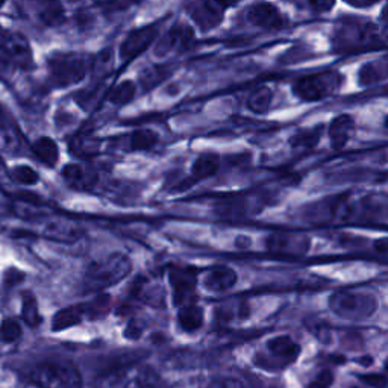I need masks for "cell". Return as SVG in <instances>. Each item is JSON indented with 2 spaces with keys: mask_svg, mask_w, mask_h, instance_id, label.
I'll use <instances>...</instances> for the list:
<instances>
[{
  "mask_svg": "<svg viewBox=\"0 0 388 388\" xmlns=\"http://www.w3.org/2000/svg\"><path fill=\"white\" fill-rule=\"evenodd\" d=\"M193 41H194V29L190 25H185V23H178V25L173 26L167 33V35L163 38L160 49H164L161 50V53L172 52V50L181 52L188 49V47L193 44Z\"/></svg>",
  "mask_w": 388,
  "mask_h": 388,
  "instance_id": "13",
  "label": "cell"
},
{
  "mask_svg": "<svg viewBox=\"0 0 388 388\" xmlns=\"http://www.w3.org/2000/svg\"><path fill=\"white\" fill-rule=\"evenodd\" d=\"M237 273L232 268L220 266L214 267L207 273L203 279L205 288L212 291V293H225L228 290H231L234 285L237 284Z\"/></svg>",
  "mask_w": 388,
  "mask_h": 388,
  "instance_id": "16",
  "label": "cell"
},
{
  "mask_svg": "<svg viewBox=\"0 0 388 388\" xmlns=\"http://www.w3.org/2000/svg\"><path fill=\"white\" fill-rule=\"evenodd\" d=\"M355 132V122L351 116L342 114L335 117L329 124L331 146L335 150L343 149Z\"/></svg>",
  "mask_w": 388,
  "mask_h": 388,
  "instance_id": "15",
  "label": "cell"
},
{
  "mask_svg": "<svg viewBox=\"0 0 388 388\" xmlns=\"http://www.w3.org/2000/svg\"><path fill=\"white\" fill-rule=\"evenodd\" d=\"M310 246V237L299 232H276L267 239L268 250L281 257H304Z\"/></svg>",
  "mask_w": 388,
  "mask_h": 388,
  "instance_id": "9",
  "label": "cell"
},
{
  "mask_svg": "<svg viewBox=\"0 0 388 388\" xmlns=\"http://www.w3.org/2000/svg\"><path fill=\"white\" fill-rule=\"evenodd\" d=\"M170 285L173 290V300L175 305L184 306L187 304H193L192 299L196 291V268L185 266H175L170 268Z\"/></svg>",
  "mask_w": 388,
  "mask_h": 388,
  "instance_id": "11",
  "label": "cell"
},
{
  "mask_svg": "<svg viewBox=\"0 0 388 388\" xmlns=\"http://www.w3.org/2000/svg\"><path fill=\"white\" fill-rule=\"evenodd\" d=\"M33 150L39 161L50 165V167H53V165L58 163V158H59L58 146H57V142L49 137H43V138L37 140L34 142Z\"/></svg>",
  "mask_w": 388,
  "mask_h": 388,
  "instance_id": "21",
  "label": "cell"
},
{
  "mask_svg": "<svg viewBox=\"0 0 388 388\" xmlns=\"http://www.w3.org/2000/svg\"><path fill=\"white\" fill-rule=\"evenodd\" d=\"M140 335H141V329L138 328V323L137 322L129 323V326L124 331V337L132 340V338H138Z\"/></svg>",
  "mask_w": 388,
  "mask_h": 388,
  "instance_id": "38",
  "label": "cell"
},
{
  "mask_svg": "<svg viewBox=\"0 0 388 388\" xmlns=\"http://www.w3.org/2000/svg\"><path fill=\"white\" fill-rule=\"evenodd\" d=\"M91 59L84 53H57L49 59V73L55 85L70 86L81 82L89 73Z\"/></svg>",
  "mask_w": 388,
  "mask_h": 388,
  "instance_id": "6",
  "label": "cell"
},
{
  "mask_svg": "<svg viewBox=\"0 0 388 388\" xmlns=\"http://www.w3.org/2000/svg\"><path fill=\"white\" fill-rule=\"evenodd\" d=\"M84 314H85L84 305L71 306V308H66V310H61L53 317L52 329L53 331H64V329H68L71 326H76V324L81 323Z\"/></svg>",
  "mask_w": 388,
  "mask_h": 388,
  "instance_id": "20",
  "label": "cell"
},
{
  "mask_svg": "<svg viewBox=\"0 0 388 388\" xmlns=\"http://www.w3.org/2000/svg\"><path fill=\"white\" fill-rule=\"evenodd\" d=\"M137 296L138 299L145 300L149 305H160L164 299V291L160 284H150V282H142L137 285Z\"/></svg>",
  "mask_w": 388,
  "mask_h": 388,
  "instance_id": "25",
  "label": "cell"
},
{
  "mask_svg": "<svg viewBox=\"0 0 388 388\" xmlns=\"http://www.w3.org/2000/svg\"><path fill=\"white\" fill-rule=\"evenodd\" d=\"M132 270L131 259L123 253H111L91 264L84 278V291L98 293L123 281Z\"/></svg>",
  "mask_w": 388,
  "mask_h": 388,
  "instance_id": "1",
  "label": "cell"
},
{
  "mask_svg": "<svg viewBox=\"0 0 388 388\" xmlns=\"http://www.w3.org/2000/svg\"><path fill=\"white\" fill-rule=\"evenodd\" d=\"M5 3H6V0H0V8H2Z\"/></svg>",
  "mask_w": 388,
  "mask_h": 388,
  "instance_id": "42",
  "label": "cell"
},
{
  "mask_svg": "<svg viewBox=\"0 0 388 388\" xmlns=\"http://www.w3.org/2000/svg\"><path fill=\"white\" fill-rule=\"evenodd\" d=\"M68 2H79V0H68Z\"/></svg>",
  "mask_w": 388,
  "mask_h": 388,
  "instance_id": "43",
  "label": "cell"
},
{
  "mask_svg": "<svg viewBox=\"0 0 388 388\" xmlns=\"http://www.w3.org/2000/svg\"><path fill=\"white\" fill-rule=\"evenodd\" d=\"M343 76L338 71H320V73L308 75L296 81L293 91L299 99L305 102H315L332 96L342 89Z\"/></svg>",
  "mask_w": 388,
  "mask_h": 388,
  "instance_id": "7",
  "label": "cell"
},
{
  "mask_svg": "<svg viewBox=\"0 0 388 388\" xmlns=\"http://www.w3.org/2000/svg\"><path fill=\"white\" fill-rule=\"evenodd\" d=\"M178 322L179 326L185 332H194L201 329L203 324V310L194 304H187L181 306L178 313Z\"/></svg>",
  "mask_w": 388,
  "mask_h": 388,
  "instance_id": "19",
  "label": "cell"
},
{
  "mask_svg": "<svg viewBox=\"0 0 388 388\" xmlns=\"http://www.w3.org/2000/svg\"><path fill=\"white\" fill-rule=\"evenodd\" d=\"M75 152L77 155H90V154H94L98 150V145L94 142L93 140H89V138H82V140H76L75 141Z\"/></svg>",
  "mask_w": 388,
  "mask_h": 388,
  "instance_id": "32",
  "label": "cell"
},
{
  "mask_svg": "<svg viewBox=\"0 0 388 388\" xmlns=\"http://www.w3.org/2000/svg\"><path fill=\"white\" fill-rule=\"evenodd\" d=\"M12 237L14 239H25V237H34V234L28 231H14Z\"/></svg>",
  "mask_w": 388,
  "mask_h": 388,
  "instance_id": "41",
  "label": "cell"
},
{
  "mask_svg": "<svg viewBox=\"0 0 388 388\" xmlns=\"http://www.w3.org/2000/svg\"><path fill=\"white\" fill-rule=\"evenodd\" d=\"M136 93H137L136 84L132 81H123L111 90L108 99L111 104L114 105H124V104H129V102L136 98Z\"/></svg>",
  "mask_w": 388,
  "mask_h": 388,
  "instance_id": "23",
  "label": "cell"
},
{
  "mask_svg": "<svg viewBox=\"0 0 388 388\" xmlns=\"http://www.w3.org/2000/svg\"><path fill=\"white\" fill-rule=\"evenodd\" d=\"M158 141V136L150 129H140L132 133L131 149L132 150H147L154 147Z\"/></svg>",
  "mask_w": 388,
  "mask_h": 388,
  "instance_id": "27",
  "label": "cell"
},
{
  "mask_svg": "<svg viewBox=\"0 0 388 388\" xmlns=\"http://www.w3.org/2000/svg\"><path fill=\"white\" fill-rule=\"evenodd\" d=\"M23 279H25V273L11 268V270L8 272L6 276H5V284L8 285V287H14V285L20 284Z\"/></svg>",
  "mask_w": 388,
  "mask_h": 388,
  "instance_id": "37",
  "label": "cell"
},
{
  "mask_svg": "<svg viewBox=\"0 0 388 388\" xmlns=\"http://www.w3.org/2000/svg\"><path fill=\"white\" fill-rule=\"evenodd\" d=\"M158 35H160V26L158 25H147L131 30L120 44V58L124 62L137 58L138 55L154 44Z\"/></svg>",
  "mask_w": 388,
  "mask_h": 388,
  "instance_id": "10",
  "label": "cell"
},
{
  "mask_svg": "<svg viewBox=\"0 0 388 388\" xmlns=\"http://www.w3.org/2000/svg\"><path fill=\"white\" fill-rule=\"evenodd\" d=\"M30 379L39 388H81L82 378L68 361H46L34 369Z\"/></svg>",
  "mask_w": 388,
  "mask_h": 388,
  "instance_id": "5",
  "label": "cell"
},
{
  "mask_svg": "<svg viewBox=\"0 0 388 388\" xmlns=\"http://www.w3.org/2000/svg\"><path fill=\"white\" fill-rule=\"evenodd\" d=\"M335 34V47L340 52L366 50L367 47H375L384 39L379 37L378 28L373 23L351 20L347 23H338Z\"/></svg>",
  "mask_w": 388,
  "mask_h": 388,
  "instance_id": "4",
  "label": "cell"
},
{
  "mask_svg": "<svg viewBox=\"0 0 388 388\" xmlns=\"http://www.w3.org/2000/svg\"><path fill=\"white\" fill-rule=\"evenodd\" d=\"M98 388H167L160 373L145 364H129L108 371Z\"/></svg>",
  "mask_w": 388,
  "mask_h": 388,
  "instance_id": "2",
  "label": "cell"
},
{
  "mask_svg": "<svg viewBox=\"0 0 388 388\" xmlns=\"http://www.w3.org/2000/svg\"><path fill=\"white\" fill-rule=\"evenodd\" d=\"M337 0H306V3L315 12H328L335 6Z\"/></svg>",
  "mask_w": 388,
  "mask_h": 388,
  "instance_id": "34",
  "label": "cell"
},
{
  "mask_svg": "<svg viewBox=\"0 0 388 388\" xmlns=\"http://www.w3.org/2000/svg\"><path fill=\"white\" fill-rule=\"evenodd\" d=\"M46 235L49 239L61 240V241H73L77 239L79 231L75 226L70 225H50L46 229Z\"/></svg>",
  "mask_w": 388,
  "mask_h": 388,
  "instance_id": "29",
  "label": "cell"
},
{
  "mask_svg": "<svg viewBox=\"0 0 388 388\" xmlns=\"http://www.w3.org/2000/svg\"><path fill=\"white\" fill-rule=\"evenodd\" d=\"M208 388H243L241 382L232 378H219L214 379Z\"/></svg>",
  "mask_w": 388,
  "mask_h": 388,
  "instance_id": "35",
  "label": "cell"
},
{
  "mask_svg": "<svg viewBox=\"0 0 388 388\" xmlns=\"http://www.w3.org/2000/svg\"><path fill=\"white\" fill-rule=\"evenodd\" d=\"M21 319H23V322H26L29 326H33V328L39 326L43 322V317L39 315V311H38L37 299L33 295H26L25 299H23Z\"/></svg>",
  "mask_w": 388,
  "mask_h": 388,
  "instance_id": "26",
  "label": "cell"
},
{
  "mask_svg": "<svg viewBox=\"0 0 388 388\" xmlns=\"http://www.w3.org/2000/svg\"><path fill=\"white\" fill-rule=\"evenodd\" d=\"M329 306L338 317L356 322L373 315L378 308V300L366 291L342 290L331 296Z\"/></svg>",
  "mask_w": 388,
  "mask_h": 388,
  "instance_id": "3",
  "label": "cell"
},
{
  "mask_svg": "<svg viewBox=\"0 0 388 388\" xmlns=\"http://www.w3.org/2000/svg\"><path fill=\"white\" fill-rule=\"evenodd\" d=\"M346 2L356 8H366V6H371V5L378 3L379 0H346Z\"/></svg>",
  "mask_w": 388,
  "mask_h": 388,
  "instance_id": "39",
  "label": "cell"
},
{
  "mask_svg": "<svg viewBox=\"0 0 388 388\" xmlns=\"http://www.w3.org/2000/svg\"><path fill=\"white\" fill-rule=\"evenodd\" d=\"M267 349L275 356V358L282 360L285 362L295 361L300 352L299 344L293 342V340L287 335L272 338L270 342L267 343Z\"/></svg>",
  "mask_w": 388,
  "mask_h": 388,
  "instance_id": "18",
  "label": "cell"
},
{
  "mask_svg": "<svg viewBox=\"0 0 388 388\" xmlns=\"http://www.w3.org/2000/svg\"><path fill=\"white\" fill-rule=\"evenodd\" d=\"M332 382H334V375L329 370H323L306 388H331Z\"/></svg>",
  "mask_w": 388,
  "mask_h": 388,
  "instance_id": "33",
  "label": "cell"
},
{
  "mask_svg": "<svg viewBox=\"0 0 388 388\" xmlns=\"http://www.w3.org/2000/svg\"><path fill=\"white\" fill-rule=\"evenodd\" d=\"M220 165V160L216 154H202L193 163L192 175L196 179H205L212 175H216Z\"/></svg>",
  "mask_w": 388,
  "mask_h": 388,
  "instance_id": "22",
  "label": "cell"
},
{
  "mask_svg": "<svg viewBox=\"0 0 388 388\" xmlns=\"http://www.w3.org/2000/svg\"><path fill=\"white\" fill-rule=\"evenodd\" d=\"M14 178L19 181L21 185H35L38 182V173L28 167V165H19L14 169Z\"/></svg>",
  "mask_w": 388,
  "mask_h": 388,
  "instance_id": "31",
  "label": "cell"
},
{
  "mask_svg": "<svg viewBox=\"0 0 388 388\" xmlns=\"http://www.w3.org/2000/svg\"><path fill=\"white\" fill-rule=\"evenodd\" d=\"M246 19L250 25L267 30L279 29L284 26V17L275 5L268 2H257L248 8Z\"/></svg>",
  "mask_w": 388,
  "mask_h": 388,
  "instance_id": "12",
  "label": "cell"
},
{
  "mask_svg": "<svg viewBox=\"0 0 388 388\" xmlns=\"http://www.w3.org/2000/svg\"><path fill=\"white\" fill-rule=\"evenodd\" d=\"M320 128L317 129H311V131H304L296 133L295 137L290 140V145L293 147H304V149H310L317 145L320 140Z\"/></svg>",
  "mask_w": 388,
  "mask_h": 388,
  "instance_id": "30",
  "label": "cell"
},
{
  "mask_svg": "<svg viewBox=\"0 0 388 388\" xmlns=\"http://www.w3.org/2000/svg\"><path fill=\"white\" fill-rule=\"evenodd\" d=\"M62 176H64L66 182L76 190H89L90 187L94 185L96 182V175L93 172L84 169L82 165L77 164H70L66 165L64 170H62Z\"/></svg>",
  "mask_w": 388,
  "mask_h": 388,
  "instance_id": "17",
  "label": "cell"
},
{
  "mask_svg": "<svg viewBox=\"0 0 388 388\" xmlns=\"http://www.w3.org/2000/svg\"><path fill=\"white\" fill-rule=\"evenodd\" d=\"M376 246H379L378 252L379 253H382V255H387V249H388V244H387V239H382V240H379Z\"/></svg>",
  "mask_w": 388,
  "mask_h": 388,
  "instance_id": "40",
  "label": "cell"
},
{
  "mask_svg": "<svg viewBox=\"0 0 388 388\" xmlns=\"http://www.w3.org/2000/svg\"><path fill=\"white\" fill-rule=\"evenodd\" d=\"M0 64L19 68H28L33 64L30 44L21 34H6L0 39Z\"/></svg>",
  "mask_w": 388,
  "mask_h": 388,
  "instance_id": "8",
  "label": "cell"
},
{
  "mask_svg": "<svg viewBox=\"0 0 388 388\" xmlns=\"http://www.w3.org/2000/svg\"><path fill=\"white\" fill-rule=\"evenodd\" d=\"M21 337V324L17 320L8 319L0 324V342L12 344Z\"/></svg>",
  "mask_w": 388,
  "mask_h": 388,
  "instance_id": "28",
  "label": "cell"
},
{
  "mask_svg": "<svg viewBox=\"0 0 388 388\" xmlns=\"http://www.w3.org/2000/svg\"><path fill=\"white\" fill-rule=\"evenodd\" d=\"M239 2L240 0H203L202 6L193 15H196V20L201 23L203 29L210 28L220 21L228 8L235 6Z\"/></svg>",
  "mask_w": 388,
  "mask_h": 388,
  "instance_id": "14",
  "label": "cell"
},
{
  "mask_svg": "<svg viewBox=\"0 0 388 388\" xmlns=\"http://www.w3.org/2000/svg\"><path fill=\"white\" fill-rule=\"evenodd\" d=\"M273 102V94L272 91L267 89V86H261V89L255 90L248 100V105L250 108V111L257 114H263L267 113L268 108H270Z\"/></svg>",
  "mask_w": 388,
  "mask_h": 388,
  "instance_id": "24",
  "label": "cell"
},
{
  "mask_svg": "<svg viewBox=\"0 0 388 388\" xmlns=\"http://www.w3.org/2000/svg\"><path fill=\"white\" fill-rule=\"evenodd\" d=\"M361 381L366 382L370 387L375 388H385L387 387V378L384 375H364L361 376Z\"/></svg>",
  "mask_w": 388,
  "mask_h": 388,
  "instance_id": "36",
  "label": "cell"
}]
</instances>
